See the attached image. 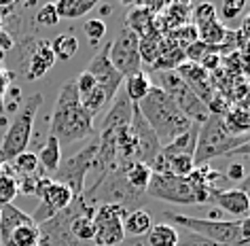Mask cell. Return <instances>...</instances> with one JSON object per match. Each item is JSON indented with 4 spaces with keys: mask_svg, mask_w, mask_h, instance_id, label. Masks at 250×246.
I'll use <instances>...</instances> for the list:
<instances>
[{
    "mask_svg": "<svg viewBox=\"0 0 250 246\" xmlns=\"http://www.w3.org/2000/svg\"><path fill=\"white\" fill-rule=\"evenodd\" d=\"M225 34H227V28L218 20L197 28V41H202L204 45H208V47H218L225 41Z\"/></svg>",
    "mask_w": 250,
    "mask_h": 246,
    "instance_id": "83f0119b",
    "label": "cell"
},
{
    "mask_svg": "<svg viewBox=\"0 0 250 246\" xmlns=\"http://www.w3.org/2000/svg\"><path fill=\"white\" fill-rule=\"evenodd\" d=\"M153 170L142 161H132L129 166L123 168V179L136 193H146V187L151 182Z\"/></svg>",
    "mask_w": 250,
    "mask_h": 246,
    "instance_id": "d6986e66",
    "label": "cell"
},
{
    "mask_svg": "<svg viewBox=\"0 0 250 246\" xmlns=\"http://www.w3.org/2000/svg\"><path fill=\"white\" fill-rule=\"evenodd\" d=\"M244 153H246V155H250V140H248V142H244L240 149H235V151H233V153H231V155H244Z\"/></svg>",
    "mask_w": 250,
    "mask_h": 246,
    "instance_id": "b9f144b4",
    "label": "cell"
},
{
    "mask_svg": "<svg viewBox=\"0 0 250 246\" xmlns=\"http://www.w3.org/2000/svg\"><path fill=\"white\" fill-rule=\"evenodd\" d=\"M166 221H172L176 227L185 231L197 233L216 246H237L240 244V221H225V219H197L180 212H164Z\"/></svg>",
    "mask_w": 250,
    "mask_h": 246,
    "instance_id": "5b68a950",
    "label": "cell"
},
{
    "mask_svg": "<svg viewBox=\"0 0 250 246\" xmlns=\"http://www.w3.org/2000/svg\"><path fill=\"white\" fill-rule=\"evenodd\" d=\"M34 22L39 23V26H45V28H51L55 26V23L60 22V17H58V11H55V4H45V7H41V11L36 13L34 17Z\"/></svg>",
    "mask_w": 250,
    "mask_h": 246,
    "instance_id": "d6a6232c",
    "label": "cell"
},
{
    "mask_svg": "<svg viewBox=\"0 0 250 246\" xmlns=\"http://www.w3.org/2000/svg\"><path fill=\"white\" fill-rule=\"evenodd\" d=\"M138 111L142 112V117L146 119V123L153 128L161 147L176 140L178 136H183L185 132H189L193 125H195L155 85H153V89L148 91V96L138 104Z\"/></svg>",
    "mask_w": 250,
    "mask_h": 246,
    "instance_id": "7a4b0ae2",
    "label": "cell"
},
{
    "mask_svg": "<svg viewBox=\"0 0 250 246\" xmlns=\"http://www.w3.org/2000/svg\"><path fill=\"white\" fill-rule=\"evenodd\" d=\"M155 79H157V85L155 87H159V89L183 111V115L189 119L191 123L202 125L206 119H208V115H210L208 106L193 93V89L180 79V74L176 70L155 72Z\"/></svg>",
    "mask_w": 250,
    "mask_h": 246,
    "instance_id": "8992f818",
    "label": "cell"
},
{
    "mask_svg": "<svg viewBox=\"0 0 250 246\" xmlns=\"http://www.w3.org/2000/svg\"><path fill=\"white\" fill-rule=\"evenodd\" d=\"M7 85H9L7 74L0 70V115L4 112V91H7Z\"/></svg>",
    "mask_w": 250,
    "mask_h": 246,
    "instance_id": "74e56055",
    "label": "cell"
},
{
    "mask_svg": "<svg viewBox=\"0 0 250 246\" xmlns=\"http://www.w3.org/2000/svg\"><path fill=\"white\" fill-rule=\"evenodd\" d=\"M146 195L153 200L167 201V204H178V206H193L195 198H193V189L187 179L172 174H159L153 172L151 182L146 187Z\"/></svg>",
    "mask_w": 250,
    "mask_h": 246,
    "instance_id": "30bf717a",
    "label": "cell"
},
{
    "mask_svg": "<svg viewBox=\"0 0 250 246\" xmlns=\"http://www.w3.org/2000/svg\"><path fill=\"white\" fill-rule=\"evenodd\" d=\"M223 123L231 136H250V115L244 109H231L223 115Z\"/></svg>",
    "mask_w": 250,
    "mask_h": 246,
    "instance_id": "cb8c5ba5",
    "label": "cell"
},
{
    "mask_svg": "<svg viewBox=\"0 0 250 246\" xmlns=\"http://www.w3.org/2000/svg\"><path fill=\"white\" fill-rule=\"evenodd\" d=\"M129 134L134 138V147H136V159L146 163L153 170V163L157 159L161 144L155 136L153 128L146 123V119L142 117V112L138 111V106H134L132 112V123H129Z\"/></svg>",
    "mask_w": 250,
    "mask_h": 246,
    "instance_id": "8fae6325",
    "label": "cell"
},
{
    "mask_svg": "<svg viewBox=\"0 0 250 246\" xmlns=\"http://www.w3.org/2000/svg\"><path fill=\"white\" fill-rule=\"evenodd\" d=\"M96 157H98V136L93 138L85 149H81L77 155H72V157H68V159L62 161L58 172L53 174L55 176L53 180H58V182H62V185H66L68 189H70L74 200L83 198L85 179H87V174L93 170V166H96Z\"/></svg>",
    "mask_w": 250,
    "mask_h": 246,
    "instance_id": "52a82bcc",
    "label": "cell"
},
{
    "mask_svg": "<svg viewBox=\"0 0 250 246\" xmlns=\"http://www.w3.org/2000/svg\"><path fill=\"white\" fill-rule=\"evenodd\" d=\"M176 246H216V244L202 238V236H197V233L187 231V233H183V236L178 233V244Z\"/></svg>",
    "mask_w": 250,
    "mask_h": 246,
    "instance_id": "e575fe53",
    "label": "cell"
},
{
    "mask_svg": "<svg viewBox=\"0 0 250 246\" xmlns=\"http://www.w3.org/2000/svg\"><path fill=\"white\" fill-rule=\"evenodd\" d=\"M240 51H242L244 55H246V58H248V62H250V41H246V43H244V45H242V49H240Z\"/></svg>",
    "mask_w": 250,
    "mask_h": 246,
    "instance_id": "7bdbcfd3",
    "label": "cell"
},
{
    "mask_svg": "<svg viewBox=\"0 0 250 246\" xmlns=\"http://www.w3.org/2000/svg\"><path fill=\"white\" fill-rule=\"evenodd\" d=\"M153 89V81L146 72H138L125 79V98L129 100L134 106H138L142 100L148 96V91Z\"/></svg>",
    "mask_w": 250,
    "mask_h": 246,
    "instance_id": "ffe728a7",
    "label": "cell"
},
{
    "mask_svg": "<svg viewBox=\"0 0 250 246\" xmlns=\"http://www.w3.org/2000/svg\"><path fill=\"white\" fill-rule=\"evenodd\" d=\"M108 58H110V64L117 68V72L121 74L123 79L142 72V58H140V39H138V34L123 26L121 30H119L117 39L110 43Z\"/></svg>",
    "mask_w": 250,
    "mask_h": 246,
    "instance_id": "ba28073f",
    "label": "cell"
},
{
    "mask_svg": "<svg viewBox=\"0 0 250 246\" xmlns=\"http://www.w3.org/2000/svg\"><path fill=\"white\" fill-rule=\"evenodd\" d=\"M146 246H176L178 244V229L170 223H157L145 236Z\"/></svg>",
    "mask_w": 250,
    "mask_h": 246,
    "instance_id": "603a6c76",
    "label": "cell"
},
{
    "mask_svg": "<svg viewBox=\"0 0 250 246\" xmlns=\"http://www.w3.org/2000/svg\"><path fill=\"white\" fill-rule=\"evenodd\" d=\"M42 104V93H32L26 102L21 104V109L17 111L15 119L11 121L0 142V163L9 166L17 155H21L23 151H28L30 138H32L34 130V119Z\"/></svg>",
    "mask_w": 250,
    "mask_h": 246,
    "instance_id": "277c9868",
    "label": "cell"
},
{
    "mask_svg": "<svg viewBox=\"0 0 250 246\" xmlns=\"http://www.w3.org/2000/svg\"><path fill=\"white\" fill-rule=\"evenodd\" d=\"M74 85H77V91H79V98H85L87 93H91L93 89L98 87V83H96V79L91 77L87 70H83L79 74L77 79H74Z\"/></svg>",
    "mask_w": 250,
    "mask_h": 246,
    "instance_id": "836d02e7",
    "label": "cell"
},
{
    "mask_svg": "<svg viewBox=\"0 0 250 246\" xmlns=\"http://www.w3.org/2000/svg\"><path fill=\"white\" fill-rule=\"evenodd\" d=\"M13 47V39L7 32H0V49H11Z\"/></svg>",
    "mask_w": 250,
    "mask_h": 246,
    "instance_id": "60d3db41",
    "label": "cell"
},
{
    "mask_svg": "<svg viewBox=\"0 0 250 246\" xmlns=\"http://www.w3.org/2000/svg\"><path fill=\"white\" fill-rule=\"evenodd\" d=\"M161 41H164V36L159 34L157 28H153L148 34L140 36V58L142 62H146V64H155V60L159 58V51H161Z\"/></svg>",
    "mask_w": 250,
    "mask_h": 246,
    "instance_id": "4316f807",
    "label": "cell"
},
{
    "mask_svg": "<svg viewBox=\"0 0 250 246\" xmlns=\"http://www.w3.org/2000/svg\"><path fill=\"white\" fill-rule=\"evenodd\" d=\"M125 28H129L132 32H136V34H138V39H140V36L148 34L155 28V15L145 7V4H138V7H134L127 13Z\"/></svg>",
    "mask_w": 250,
    "mask_h": 246,
    "instance_id": "44dd1931",
    "label": "cell"
},
{
    "mask_svg": "<svg viewBox=\"0 0 250 246\" xmlns=\"http://www.w3.org/2000/svg\"><path fill=\"white\" fill-rule=\"evenodd\" d=\"M96 9V0H60L55 4L60 20H79Z\"/></svg>",
    "mask_w": 250,
    "mask_h": 246,
    "instance_id": "7402d4cb",
    "label": "cell"
},
{
    "mask_svg": "<svg viewBox=\"0 0 250 246\" xmlns=\"http://www.w3.org/2000/svg\"><path fill=\"white\" fill-rule=\"evenodd\" d=\"M83 32H85L87 41H89L91 45H98V43L106 36V23H104V20L91 17V20H87L83 23Z\"/></svg>",
    "mask_w": 250,
    "mask_h": 246,
    "instance_id": "1f68e13d",
    "label": "cell"
},
{
    "mask_svg": "<svg viewBox=\"0 0 250 246\" xmlns=\"http://www.w3.org/2000/svg\"><path fill=\"white\" fill-rule=\"evenodd\" d=\"M0 170H2V163H0Z\"/></svg>",
    "mask_w": 250,
    "mask_h": 246,
    "instance_id": "ee69618b",
    "label": "cell"
},
{
    "mask_svg": "<svg viewBox=\"0 0 250 246\" xmlns=\"http://www.w3.org/2000/svg\"><path fill=\"white\" fill-rule=\"evenodd\" d=\"M127 210L119 204H100L93 210V246H119L125 240L123 219Z\"/></svg>",
    "mask_w": 250,
    "mask_h": 246,
    "instance_id": "9c48e42d",
    "label": "cell"
},
{
    "mask_svg": "<svg viewBox=\"0 0 250 246\" xmlns=\"http://www.w3.org/2000/svg\"><path fill=\"white\" fill-rule=\"evenodd\" d=\"M153 227V219L151 214L142 208H136V210H129L123 219V231L125 236L129 238H145Z\"/></svg>",
    "mask_w": 250,
    "mask_h": 246,
    "instance_id": "ac0fdd59",
    "label": "cell"
},
{
    "mask_svg": "<svg viewBox=\"0 0 250 246\" xmlns=\"http://www.w3.org/2000/svg\"><path fill=\"white\" fill-rule=\"evenodd\" d=\"M55 64V55L51 51V41H36L34 47L28 51L23 62V74L28 81H36L51 70Z\"/></svg>",
    "mask_w": 250,
    "mask_h": 246,
    "instance_id": "5bb4252c",
    "label": "cell"
},
{
    "mask_svg": "<svg viewBox=\"0 0 250 246\" xmlns=\"http://www.w3.org/2000/svg\"><path fill=\"white\" fill-rule=\"evenodd\" d=\"M108 49H110V43L106 47H102L100 51L93 55V60L89 62V66H87V72L91 74L93 79H96L98 87L104 91L106 96V102H112V100L117 98L119 93V87L123 83V77L117 72V68L110 64V58H108Z\"/></svg>",
    "mask_w": 250,
    "mask_h": 246,
    "instance_id": "7c38bea8",
    "label": "cell"
},
{
    "mask_svg": "<svg viewBox=\"0 0 250 246\" xmlns=\"http://www.w3.org/2000/svg\"><path fill=\"white\" fill-rule=\"evenodd\" d=\"M250 244V217L240 221V244L237 246H246Z\"/></svg>",
    "mask_w": 250,
    "mask_h": 246,
    "instance_id": "d590c367",
    "label": "cell"
},
{
    "mask_svg": "<svg viewBox=\"0 0 250 246\" xmlns=\"http://www.w3.org/2000/svg\"><path fill=\"white\" fill-rule=\"evenodd\" d=\"M250 136H231L223 123L221 115H208V119L197 130V144L193 161L195 166H208V161L216 157H227L235 149H240L244 142H248Z\"/></svg>",
    "mask_w": 250,
    "mask_h": 246,
    "instance_id": "3957f363",
    "label": "cell"
},
{
    "mask_svg": "<svg viewBox=\"0 0 250 246\" xmlns=\"http://www.w3.org/2000/svg\"><path fill=\"white\" fill-rule=\"evenodd\" d=\"M216 20H218V17H216V7H214V4L202 2V4H197V7L193 9V23H195V30L206 26V23L216 22Z\"/></svg>",
    "mask_w": 250,
    "mask_h": 246,
    "instance_id": "4dcf8cb0",
    "label": "cell"
},
{
    "mask_svg": "<svg viewBox=\"0 0 250 246\" xmlns=\"http://www.w3.org/2000/svg\"><path fill=\"white\" fill-rule=\"evenodd\" d=\"M240 191L246 195V198H248V204H250V174L242 179V182H240Z\"/></svg>",
    "mask_w": 250,
    "mask_h": 246,
    "instance_id": "ab89813d",
    "label": "cell"
},
{
    "mask_svg": "<svg viewBox=\"0 0 250 246\" xmlns=\"http://www.w3.org/2000/svg\"><path fill=\"white\" fill-rule=\"evenodd\" d=\"M17 193H20L17 191V179L7 166H2V170H0V208L13 204Z\"/></svg>",
    "mask_w": 250,
    "mask_h": 246,
    "instance_id": "f1b7e54d",
    "label": "cell"
},
{
    "mask_svg": "<svg viewBox=\"0 0 250 246\" xmlns=\"http://www.w3.org/2000/svg\"><path fill=\"white\" fill-rule=\"evenodd\" d=\"M225 179H227V180H240L242 182V179H244V166H242V163H231L229 172H227Z\"/></svg>",
    "mask_w": 250,
    "mask_h": 246,
    "instance_id": "8d00e7d4",
    "label": "cell"
},
{
    "mask_svg": "<svg viewBox=\"0 0 250 246\" xmlns=\"http://www.w3.org/2000/svg\"><path fill=\"white\" fill-rule=\"evenodd\" d=\"M36 157H39V166L42 168V172L47 176H53L62 163V144L58 142V138L47 136V142L41 147Z\"/></svg>",
    "mask_w": 250,
    "mask_h": 246,
    "instance_id": "e0dca14e",
    "label": "cell"
},
{
    "mask_svg": "<svg viewBox=\"0 0 250 246\" xmlns=\"http://www.w3.org/2000/svg\"><path fill=\"white\" fill-rule=\"evenodd\" d=\"M240 34H242V39L244 43L250 41V15L244 17V22H242V28H240Z\"/></svg>",
    "mask_w": 250,
    "mask_h": 246,
    "instance_id": "f35d334b",
    "label": "cell"
},
{
    "mask_svg": "<svg viewBox=\"0 0 250 246\" xmlns=\"http://www.w3.org/2000/svg\"><path fill=\"white\" fill-rule=\"evenodd\" d=\"M32 223V217L20 210L15 204H7L0 208V246L9 240V236L13 233L20 225Z\"/></svg>",
    "mask_w": 250,
    "mask_h": 246,
    "instance_id": "2e32d148",
    "label": "cell"
},
{
    "mask_svg": "<svg viewBox=\"0 0 250 246\" xmlns=\"http://www.w3.org/2000/svg\"><path fill=\"white\" fill-rule=\"evenodd\" d=\"M176 72L180 74V79L185 81L187 85L193 89V93L202 100V102L208 106L212 102V98L216 96V89L214 85H212V79L210 74L204 70L199 64H191V62H185V64H180L176 68Z\"/></svg>",
    "mask_w": 250,
    "mask_h": 246,
    "instance_id": "4fadbf2b",
    "label": "cell"
},
{
    "mask_svg": "<svg viewBox=\"0 0 250 246\" xmlns=\"http://www.w3.org/2000/svg\"><path fill=\"white\" fill-rule=\"evenodd\" d=\"M93 134V117L81 106L77 85L72 81H66L60 87V93L55 98V109L49 125V136L58 138L60 144H70Z\"/></svg>",
    "mask_w": 250,
    "mask_h": 246,
    "instance_id": "6da1fadb",
    "label": "cell"
},
{
    "mask_svg": "<svg viewBox=\"0 0 250 246\" xmlns=\"http://www.w3.org/2000/svg\"><path fill=\"white\" fill-rule=\"evenodd\" d=\"M7 168L13 172L15 179H20V176H32V174H41L42 172L41 166H39V157H36V153H30V151H23L21 155H17ZM42 174H45V172H42Z\"/></svg>",
    "mask_w": 250,
    "mask_h": 246,
    "instance_id": "d4e9b609",
    "label": "cell"
},
{
    "mask_svg": "<svg viewBox=\"0 0 250 246\" xmlns=\"http://www.w3.org/2000/svg\"><path fill=\"white\" fill-rule=\"evenodd\" d=\"M248 2H244V0H225L216 7V17L218 22H227V20H235V17H240L244 11H246Z\"/></svg>",
    "mask_w": 250,
    "mask_h": 246,
    "instance_id": "f546056e",
    "label": "cell"
},
{
    "mask_svg": "<svg viewBox=\"0 0 250 246\" xmlns=\"http://www.w3.org/2000/svg\"><path fill=\"white\" fill-rule=\"evenodd\" d=\"M51 51L55 55V60H60V62L72 60L74 55H77V51H79V39L74 34H70V32L60 34L58 39L51 41Z\"/></svg>",
    "mask_w": 250,
    "mask_h": 246,
    "instance_id": "484cf974",
    "label": "cell"
},
{
    "mask_svg": "<svg viewBox=\"0 0 250 246\" xmlns=\"http://www.w3.org/2000/svg\"><path fill=\"white\" fill-rule=\"evenodd\" d=\"M210 201L218 204L227 214H231V217H235L240 221L250 217L248 198L240 191V189H216V191L212 193Z\"/></svg>",
    "mask_w": 250,
    "mask_h": 246,
    "instance_id": "9a60e30c",
    "label": "cell"
}]
</instances>
